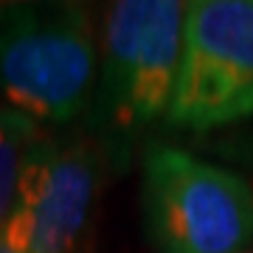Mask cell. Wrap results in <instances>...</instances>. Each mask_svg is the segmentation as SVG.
Listing matches in <instances>:
<instances>
[{
    "mask_svg": "<svg viewBox=\"0 0 253 253\" xmlns=\"http://www.w3.org/2000/svg\"><path fill=\"white\" fill-rule=\"evenodd\" d=\"M96 82V37L79 3L0 0V99L40 121H71Z\"/></svg>",
    "mask_w": 253,
    "mask_h": 253,
    "instance_id": "cell-1",
    "label": "cell"
},
{
    "mask_svg": "<svg viewBox=\"0 0 253 253\" xmlns=\"http://www.w3.org/2000/svg\"><path fill=\"white\" fill-rule=\"evenodd\" d=\"M186 3L118 0L101 31V104L110 124L138 129L169 113L183 62Z\"/></svg>",
    "mask_w": 253,
    "mask_h": 253,
    "instance_id": "cell-4",
    "label": "cell"
},
{
    "mask_svg": "<svg viewBox=\"0 0 253 253\" xmlns=\"http://www.w3.org/2000/svg\"><path fill=\"white\" fill-rule=\"evenodd\" d=\"M31 248V217L14 208L11 219L0 231V253H28Z\"/></svg>",
    "mask_w": 253,
    "mask_h": 253,
    "instance_id": "cell-7",
    "label": "cell"
},
{
    "mask_svg": "<svg viewBox=\"0 0 253 253\" xmlns=\"http://www.w3.org/2000/svg\"><path fill=\"white\" fill-rule=\"evenodd\" d=\"M146 234L158 253H242L253 242V189L242 174L177 146H146Z\"/></svg>",
    "mask_w": 253,
    "mask_h": 253,
    "instance_id": "cell-2",
    "label": "cell"
},
{
    "mask_svg": "<svg viewBox=\"0 0 253 253\" xmlns=\"http://www.w3.org/2000/svg\"><path fill=\"white\" fill-rule=\"evenodd\" d=\"M248 116H253V0H191L166 124L208 132Z\"/></svg>",
    "mask_w": 253,
    "mask_h": 253,
    "instance_id": "cell-3",
    "label": "cell"
},
{
    "mask_svg": "<svg viewBox=\"0 0 253 253\" xmlns=\"http://www.w3.org/2000/svg\"><path fill=\"white\" fill-rule=\"evenodd\" d=\"M40 138L42 132L34 118L0 104V231L17 208L26 161Z\"/></svg>",
    "mask_w": 253,
    "mask_h": 253,
    "instance_id": "cell-6",
    "label": "cell"
},
{
    "mask_svg": "<svg viewBox=\"0 0 253 253\" xmlns=\"http://www.w3.org/2000/svg\"><path fill=\"white\" fill-rule=\"evenodd\" d=\"M242 253H248V251H242Z\"/></svg>",
    "mask_w": 253,
    "mask_h": 253,
    "instance_id": "cell-8",
    "label": "cell"
},
{
    "mask_svg": "<svg viewBox=\"0 0 253 253\" xmlns=\"http://www.w3.org/2000/svg\"><path fill=\"white\" fill-rule=\"evenodd\" d=\"M101 163L90 144H34L20 180L17 208L31 217L28 253H73L87 225Z\"/></svg>",
    "mask_w": 253,
    "mask_h": 253,
    "instance_id": "cell-5",
    "label": "cell"
}]
</instances>
